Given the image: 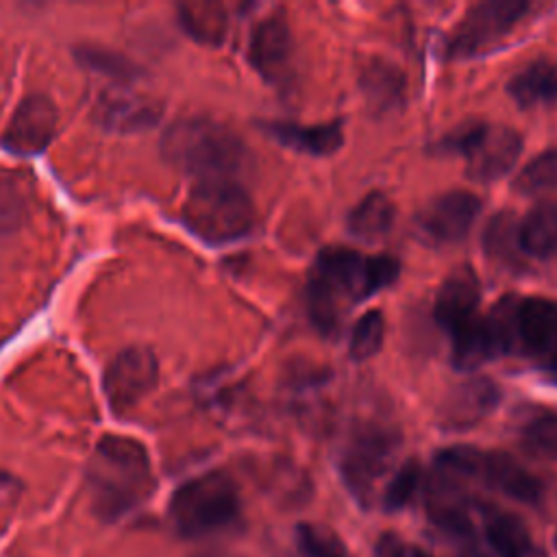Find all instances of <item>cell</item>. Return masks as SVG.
I'll return each mask as SVG.
<instances>
[{
    "instance_id": "1",
    "label": "cell",
    "mask_w": 557,
    "mask_h": 557,
    "mask_svg": "<svg viewBox=\"0 0 557 557\" xmlns=\"http://www.w3.org/2000/svg\"><path fill=\"white\" fill-rule=\"evenodd\" d=\"M400 261L392 255H361L346 246H326L315 255L305 289L309 320L333 335L348 305L361 302L396 283Z\"/></svg>"
},
{
    "instance_id": "2",
    "label": "cell",
    "mask_w": 557,
    "mask_h": 557,
    "mask_svg": "<svg viewBox=\"0 0 557 557\" xmlns=\"http://www.w3.org/2000/svg\"><path fill=\"white\" fill-rule=\"evenodd\" d=\"M154 479L144 444L133 437L104 435L87 463V490L94 511L107 520H120L137 509L152 492Z\"/></svg>"
},
{
    "instance_id": "3",
    "label": "cell",
    "mask_w": 557,
    "mask_h": 557,
    "mask_svg": "<svg viewBox=\"0 0 557 557\" xmlns=\"http://www.w3.org/2000/svg\"><path fill=\"white\" fill-rule=\"evenodd\" d=\"M161 154L185 174L205 178H235L248 165L244 141L224 124L209 117H183L161 137Z\"/></svg>"
},
{
    "instance_id": "4",
    "label": "cell",
    "mask_w": 557,
    "mask_h": 557,
    "mask_svg": "<svg viewBox=\"0 0 557 557\" xmlns=\"http://www.w3.org/2000/svg\"><path fill=\"white\" fill-rule=\"evenodd\" d=\"M183 220L200 239L228 244L252 231L255 207L235 178H205L189 189L183 202Z\"/></svg>"
},
{
    "instance_id": "5",
    "label": "cell",
    "mask_w": 557,
    "mask_h": 557,
    "mask_svg": "<svg viewBox=\"0 0 557 557\" xmlns=\"http://www.w3.org/2000/svg\"><path fill=\"white\" fill-rule=\"evenodd\" d=\"M242 500L235 481L220 470L198 474L170 498L168 516L183 537H205L237 522Z\"/></svg>"
},
{
    "instance_id": "6",
    "label": "cell",
    "mask_w": 557,
    "mask_h": 557,
    "mask_svg": "<svg viewBox=\"0 0 557 557\" xmlns=\"http://www.w3.org/2000/svg\"><path fill=\"white\" fill-rule=\"evenodd\" d=\"M435 468L457 479H476L483 485L527 505L540 503L544 494L542 481L500 450H483L468 444L448 446L437 453Z\"/></svg>"
},
{
    "instance_id": "7",
    "label": "cell",
    "mask_w": 557,
    "mask_h": 557,
    "mask_svg": "<svg viewBox=\"0 0 557 557\" xmlns=\"http://www.w3.org/2000/svg\"><path fill=\"white\" fill-rule=\"evenodd\" d=\"M440 150L461 154L466 159V174L472 181L492 183L516 165L522 152V135L505 124L476 122L442 137Z\"/></svg>"
},
{
    "instance_id": "8",
    "label": "cell",
    "mask_w": 557,
    "mask_h": 557,
    "mask_svg": "<svg viewBox=\"0 0 557 557\" xmlns=\"http://www.w3.org/2000/svg\"><path fill=\"white\" fill-rule=\"evenodd\" d=\"M492 315L503 326L509 352H520L542 368L557 355V302L542 296L503 298Z\"/></svg>"
},
{
    "instance_id": "9",
    "label": "cell",
    "mask_w": 557,
    "mask_h": 557,
    "mask_svg": "<svg viewBox=\"0 0 557 557\" xmlns=\"http://www.w3.org/2000/svg\"><path fill=\"white\" fill-rule=\"evenodd\" d=\"M400 448V435L379 422L357 424L344 446L339 472L359 503H368L374 483L392 468Z\"/></svg>"
},
{
    "instance_id": "10",
    "label": "cell",
    "mask_w": 557,
    "mask_h": 557,
    "mask_svg": "<svg viewBox=\"0 0 557 557\" xmlns=\"http://www.w3.org/2000/svg\"><path fill=\"white\" fill-rule=\"evenodd\" d=\"M531 9L527 0H485L472 4L459 24L448 33L444 54L468 59L505 37Z\"/></svg>"
},
{
    "instance_id": "11",
    "label": "cell",
    "mask_w": 557,
    "mask_h": 557,
    "mask_svg": "<svg viewBox=\"0 0 557 557\" xmlns=\"http://www.w3.org/2000/svg\"><path fill=\"white\" fill-rule=\"evenodd\" d=\"M479 211L481 200L472 191H442L418 211L416 231L429 244H457L470 233Z\"/></svg>"
},
{
    "instance_id": "12",
    "label": "cell",
    "mask_w": 557,
    "mask_h": 557,
    "mask_svg": "<svg viewBox=\"0 0 557 557\" xmlns=\"http://www.w3.org/2000/svg\"><path fill=\"white\" fill-rule=\"evenodd\" d=\"M159 366L148 348H126L117 352L104 370V394L111 409L124 413L133 409L157 383Z\"/></svg>"
},
{
    "instance_id": "13",
    "label": "cell",
    "mask_w": 557,
    "mask_h": 557,
    "mask_svg": "<svg viewBox=\"0 0 557 557\" xmlns=\"http://www.w3.org/2000/svg\"><path fill=\"white\" fill-rule=\"evenodd\" d=\"M59 124L57 104L44 96H26L13 111L7 122L0 144L15 154H35L41 152L54 137Z\"/></svg>"
},
{
    "instance_id": "14",
    "label": "cell",
    "mask_w": 557,
    "mask_h": 557,
    "mask_svg": "<svg viewBox=\"0 0 557 557\" xmlns=\"http://www.w3.org/2000/svg\"><path fill=\"white\" fill-rule=\"evenodd\" d=\"M470 505L461 479L435 468L424 485V507L433 524L459 542H472L474 522Z\"/></svg>"
},
{
    "instance_id": "15",
    "label": "cell",
    "mask_w": 557,
    "mask_h": 557,
    "mask_svg": "<svg viewBox=\"0 0 557 557\" xmlns=\"http://www.w3.org/2000/svg\"><path fill=\"white\" fill-rule=\"evenodd\" d=\"M294 39L292 30L281 15L261 20L250 33L248 61L270 85H287L292 76Z\"/></svg>"
},
{
    "instance_id": "16",
    "label": "cell",
    "mask_w": 557,
    "mask_h": 557,
    "mask_svg": "<svg viewBox=\"0 0 557 557\" xmlns=\"http://www.w3.org/2000/svg\"><path fill=\"white\" fill-rule=\"evenodd\" d=\"M448 335L453 344V366L463 372L476 370L479 366L509 352L507 337L492 313L485 318L476 313Z\"/></svg>"
},
{
    "instance_id": "17",
    "label": "cell",
    "mask_w": 557,
    "mask_h": 557,
    "mask_svg": "<svg viewBox=\"0 0 557 557\" xmlns=\"http://www.w3.org/2000/svg\"><path fill=\"white\" fill-rule=\"evenodd\" d=\"M481 302V283L470 265L455 268L440 285L435 296L433 315L437 324L450 333L459 324L476 315Z\"/></svg>"
},
{
    "instance_id": "18",
    "label": "cell",
    "mask_w": 557,
    "mask_h": 557,
    "mask_svg": "<svg viewBox=\"0 0 557 557\" xmlns=\"http://www.w3.org/2000/svg\"><path fill=\"white\" fill-rule=\"evenodd\" d=\"M161 107L144 94H135L126 87H115L98 98L94 115L111 131L131 133L152 126L159 120Z\"/></svg>"
},
{
    "instance_id": "19",
    "label": "cell",
    "mask_w": 557,
    "mask_h": 557,
    "mask_svg": "<svg viewBox=\"0 0 557 557\" xmlns=\"http://www.w3.org/2000/svg\"><path fill=\"white\" fill-rule=\"evenodd\" d=\"M476 509L481 513V529L492 557H540L522 518L487 503H479Z\"/></svg>"
},
{
    "instance_id": "20",
    "label": "cell",
    "mask_w": 557,
    "mask_h": 557,
    "mask_svg": "<svg viewBox=\"0 0 557 557\" xmlns=\"http://www.w3.org/2000/svg\"><path fill=\"white\" fill-rule=\"evenodd\" d=\"M500 392L490 379H470L457 385L442 405V422L448 429H468L483 420L496 405Z\"/></svg>"
},
{
    "instance_id": "21",
    "label": "cell",
    "mask_w": 557,
    "mask_h": 557,
    "mask_svg": "<svg viewBox=\"0 0 557 557\" xmlns=\"http://www.w3.org/2000/svg\"><path fill=\"white\" fill-rule=\"evenodd\" d=\"M268 135H272L281 146L292 148L296 152L329 157L337 152L344 144V122L331 120L324 124H294V122H268Z\"/></svg>"
},
{
    "instance_id": "22",
    "label": "cell",
    "mask_w": 557,
    "mask_h": 557,
    "mask_svg": "<svg viewBox=\"0 0 557 557\" xmlns=\"http://www.w3.org/2000/svg\"><path fill=\"white\" fill-rule=\"evenodd\" d=\"M507 94L522 109L557 100V61L540 59L529 63L507 83Z\"/></svg>"
},
{
    "instance_id": "23",
    "label": "cell",
    "mask_w": 557,
    "mask_h": 557,
    "mask_svg": "<svg viewBox=\"0 0 557 557\" xmlns=\"http://www.w3.org/2000/svg\"><path fill=\"white\" fill-rule=\"evenodd\" d=\"M518 242L522 255L548 259L557 252V202L535 205L518 222Z\"/></svg>"
},
{
    "instance_id": "24",
    "label": "cell",
    "mask_w": 557,
    "mask_h": 557,
    "mask_svg": "<svg viewBox=\"0 0 557 557\" xmlns=\"http://www.w3.org/2000/svg\"><path fill=\"white\" fill-rule=\"evenodd\" d=\"M394 218V202L383 191H370L355 205L346 226L355 239L376 242L389 233Z\"/></svg>"
},
{
    "instance_id": "25",
    "label": "cell",
    "mask_w": 557,
    "mask_h": 557,
    "mask_svg": "<svg viewBox=\"0 0 557 557\" xmlns=\"http://www.w3.org/2000/svg\"><path fill=\"white\" fill-rule=\"evenodd\" d=\"M483 250L490 259L507 268H520V242H518V220L511 211H498L492 215L483 231Z\"/></svg>"
},
{
    "instance_id": "26",
    "label": "cell",
    "mask_w": 557,
    "mask_h": 557,
    "mask_svg": "<svg viewBox=\"0 0 557 557\" xmlns=\"http://www.w3.org/2000/svg\"><path fill=\"white\" fill-rule=\"evenodd\" d=\"M178 20L202 44H220L228 28L226 9L218 2H185L178 7Z\"/></svg>"
},
{
    "instance_id": "27",
    "label": "cell",
    "mask_w": 557,
    "mask_h": 557,
    "mask_svg": "<svg viewBox=\"0 0 557 557\" xmlns=\"http://www.w3.org/2000/svg\"><path fill=\"white\" fill-rule=\"evenodd\" d=\"M405 81L400 72L383 61H372L361 74V89L368 102L376 109H389L392 104L400 102Z\"/></svg>"
},
{
    "instance_id": "28",
    "label": "cell",
    "mask_w": 557,
    "mask_h": 557,
    "mask_svg": "<svg viewBox=\"0 0 557 557\" xmlns=\"http://www.w3.org/2000/svg\"><path fill=\"white\" fill-rule=\"evenodd\" d=\"M385 337V320L379 309L366 311L352 326L348 339V355L352 361H368L381 350Z\"/></svg>"
},
{
    "instance_id": "29",
    "label": "cell",
    "mask_w": 557,
    "mask_h": 557,
    "mask_svg": "<svg viewBox=\"0 0 557 557\" xmlns=\"http://www.w3.org/2000/svg\"><path fill=\"white\" fill-rule=\"evenodd\" d=\"M557 187V148L533 157L516 176L513 189L518 194H537Z\"/></svg>"
},
{
    "instance_id": "30",
    "label": "cell",
    "mask_w": 557,
    "mask_h": 557,
    "mask_svg": "<svg viewBox=\"0 0 557 557\" xmlns=\"http://www.w3.org/2000/svg\"><path fill=\"white\" fill-rule=\"evenodd\" d=\"M28 215V196L22 183L0 174V237L15 233Z\"/></svg>"
},
{
    "instance_id": "31",
    "label": "cell",
    "mask_w": 557,
    "mask_h": 557,
    "mask_svg": "<svg viewBox=\"0 0 557 557\" xmlns=\"http://www.w3.org/2000/svg\"><path fill=\"white\" fill-rule=\"evenodd\" d=\"M296 548L300 557H346L344 542L322 524H298L296 527Z\"/></svg>"
},
{
    "instance_id": "32",
    "label": "cell",
    "mask_w": 557,
    "mask_h": 557,
    "mask_svg": "<svg viewBox=\"0 0 557 557\" xmlns=\"http://www.w3.org/2000/svg\"><path fill=\"white\" fill-rule=\"evenodd\" d=\"M420 479H422V468L416 459L405 461L392 476V481L387 483L385 492H383V509L385 511H398L403 507H407L411 503V498L416 496L418 487H420Z\"/></svg>"
},
{
    "instance_id": "33",
    "label": "cell",
    "mask_w": 557,
    "mask_h": 557,
    "mask_svg": "<svg viewBox=\"0 0 557 557\" xmlns=\"http://www.w3.org/2000/svg\"><path fill=\"white\" fill-rule=\"evenodd\" d=\"M78 59L89 65L94 72H100L122 85L139 78V70L126 61L124 57L115 54V52H109V50H102V48H94V46H83L76 50Z\"/></svg>"
},
{
    "instance_id": "34",
    "label": "cell",
    "mask_w": 557,
    "mask_h": 557,
    "mask_svg": "<svg viewBox=\"0 0 557 557\" xmlns=\"http://www.w3.org/2000/svg\"><path fill=\"white\" fill-rule=\"evenodd\" d=\"M522 442L531 453L557 459V411L533 416L522 429Z\"/></svg>"
},
{
    "instance_id": "35",
    "label": "cell",
    "mask_w": 557,
    "mask_h": 557,
    "mask_svg": "<svg viewBox=\"0 0 557 557\" xmlns=\"http://www.w3.org/2000/svg\"><path fill=\"white\" fill-rule=\"evenodd\" d=\"M372 557H411V553L407 550L405 542L396 533L387 531V533H381L379 540L374 542Z\"/></svg>"
},
{
    "instance_id": "36",
    "label": "cell",
    "mask_w": 557,
    "mask_h": 557,
    "mask_svg": "<svg viewBox=\"0 0 557 557\" xmlns=\"http://www.w3.org/2000/svg\"><path fill=\"white\" fill-rule=\"evenodd\" d=\"M17 494V481L0 470V505L7 500H13Z\"/></svg>"
},
{
    "instance_id": "37",
    "label": "cell",
    "mask_w": 557,
    "mask_h": 557,
    "mask_svg": "<svg viewBox=\"0 0 557 557\" xmlns=\"http://www.w3.org/2000/svg\"><path fill=\"white\" fill-rule=\"evenodd\" d=\"M189 557H242V555H235V553H228V550H222V548H207V550H198Z\"/></svg>"
},
{
    "instance_id": "38",
    "label": "cell",
    "mask_w": 557,
    "mask_h": 557,
    "mask_svg": "<svg viewBox=\"0 0 557 557\" xmlns=\"http://www.w3.org/2000/svg\"><path fill=\"white\" fill-rule=\"evenodd\" d=\"M546 370H548L550 374H555V376H557V355L550 359V363L546 366Z\"/></svg>"
},
{
    "instance_id": "39",
    "label": "cell",
    "mask_w": 557,
    "mask_h": 557,
    "mask_svg": "<svg viewBox=\"0 0 557 557\" xmlns=\"http://www.w3.org/2000/svg\"><path fill=\"white\" fill-rule=\"evenodd\" d=\"M411 557H433V555H429V553H424V550H420V548H413V550H411Z\"/></svg>"
}]
</instances>
